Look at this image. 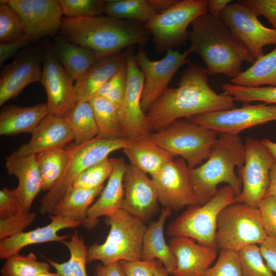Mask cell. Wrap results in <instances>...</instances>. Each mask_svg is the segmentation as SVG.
Here are the masks:
<instances>
[{
	"mask_svg": "<svg viewBox=\"0 0 276 276\" xmlns=\"http://www.w3.org/2000/svg\"><path fill=\"white\" fill-rule=\"evenodd\" d=\"M235 106L232 97L217 94L211 88L205 67L190 63L182 73L178 86L167 87L146 114L150 129L155 132L183 118Z\"/></svg>",
	"mask_w": 276,
	"mask_h": 276,
	"instance_id": "obj_1",
	"label": "cell"
},
{
	"mask_svg": "<svg viewBox=\"0 0 276 276\" xmlns=\"http://www.w3.org/2000/svg\"><path fill=\"white\" fill-rule=\"evenodd\" d=\"M191 25L188 49L191 54L201 57L208 75L223 74L232 79L242 72L244 62L255 61L248 49L219 17L206 13L195 19Z\"/></svg>",
	"mask_w": 276,
	"mask_h": 276,
	"instance_id": "obj_2",
	"label": "cell"
},
{
	"mask_svg": "<svg viewBox=\"0 0 276 276\" xmlns=\"http://www.w3.org/2000/svg\"><path fill=\"white\" fill-rule=\"evenodd\" d=\"M59 33L72 42L91 49L100 58L135 44L144 45L151 36L143 24L106 15L63 17Z\"/></svg>",
	"mask_w": 276,
	"mask_h": 276,
	"instance_id": "obj_3",
	"label": "cell"
},
{
	"mask_svg": "<svg viewBox=\"0 0 276 276\" xmlns=\"http://www.w3.org/2000/svg\"><path fill=\"white\" fill-rule=\"evenodd\" d=\"M244 144L239 135L220 133L206 162L190 169V178L198 204L210 200L217 193L218 186L226 183L237 196L241 192L242 181L235 173L245 162Z\"/></svg>",
	"mask_w": 276,
	"mask_h": 276,
	"instance_id": "obj_4",
	"label": "cell"
},
{
	"mask_svg": "<svg viewBox=\"0 0 276 276\" xmlns=\"http://www.w3.org/2000/svg\"><path fill=\"white\" fill-rule=\"evenodd\" d=\"M104 221L110 227L108 235L103 243L87 247V263L141 260L145 223L123 209L105 217Z\"/></svg>",
	"mask_w": 276,
	"mask_h": 276,
	"instance_id": "obj_5",
	"label": "cell"
},
{
	"mask_svg": "<svg viewBox=\"0 0 276 276\" xmlns=\"http://www.w3.org/2000/svg\"><path fill=\"white\" fill-rule=\"evenodd\" d=\"M219 133L188 119H179L150 136L159 146L176 157L180 156L190 169L209 157Z\"/></svg>",
	"mask_w": 276,
	"mask_h": 276,
	"instance_id": "obj_6",
	"label": "cell"
},
{
	"mask_svg": "<svg viewBox=\"0 0 276 276\" xmlns=\"http://www.w3.org/2000/svg\"><path fill=\"white\" fill-rule=\"evenodd\" d=\"M237 195L230 186L220 188L206 203L189 206L167 226L168 236H183L203 246L217 248L215 241L218 216L226 206L236 203Z\"/></svg>",
	"mask_w": 276,
	"mask_h": 276,
	"instance_id": "obj_7",
	"label": "cell"
},
{
	"mask_svg": "<svg viewBox=\"0 0 276 276\" xmlns=\"http://www.w3.org/2000/svg\"><path fill=\"white\" fill-rule=\"evenodd\" d=\"M129 142L126 139L109 140L96 137L70 147L65 170L58 182L42 198L39 208L40 212L42 214H51L55 205L82 172L108 157L111 152L124 149Z\"/></svg>",
	"mask_w": 276,
	"mask_h": 276,
	"instance_id": "obj_8",
	"label": "cell"
},
{
	"mask_svg": "<svg viewBox=\"0 0 276 276\" xmlns=\"http://www.w3.org/2000/svg\"><path fill=\"white\" fill-rule=\"evenodd\" d=\"M267 237L258 209L235 203L218 216L215 241L218 249L238 252L248 245H260Z\"/></svg>",
	"mask_w": 276,
	"mask_h": 276,
	"instance_id": "obj_9",
	"label": "cell"
},
{
	"mask_svg": "<svg viewBox=\"0 0 276 276\" xmlns=\"http://www.w3.org/2000/svg\"><path fill=\"white\" fill-rule=\"evenodd\" d=\"M206 0L178 1L167 10L156 14L144 26L157 52L173 49L189 39L187 29L199 16L208 13Z\"/></svg>",
	"mask_w": 276,
	"mask_h": 276,
	"instance_id": "obj_10",
	"label": "cell"
},
{
	"mask_svg": "<svg viewBox=\"0 0 276 276\" xmlns=\"http://www.w3.org/2000/svg\"><path fill=\"white\" fill-rule=\"evenodd\" d=\"M244 144L245 162L238 169L242 187L236 197V202L258 209L265 197L269 183V172L276 160L261 140L248 136Z\"/></svg>",
	"mask_w": 276,
	"mask_h": 276,
	"instance_id": "obj_11",
	"label": "cell"
},
{
	"mask_svg": "<svg viewBox=\"0 0 276 276\" xmlns=\"http://www.w3.org/2000/svg\"><path fill=\"white\" fill-rule=\"evenodd\" d=\"M140 45L135 54V61L144 77L141 105L146 113L149 107L167 88L177 71L189 61L191 54L189 49L183 53L170 49L158 60H150L144 49Z\"/></svg>",
	"mask_w": 276,
	"mask_h": 276,
	"instance_id": "obj_12",
	"label": "cell"
},
{
	"mask_svg": "<svg viewBox=\"0 0 276 276\" xmlns=\"http://www.w3.org/2000/svg\"><path fill=\"white\" fill-rule=\"evenodd\" d=\"M127 85L123 101L118 109L125 138L132 141L152 133L141 105L144 84L142 72L137 65L132 47L125 50Z\"/></svg>",
	"mask_w": 276,
	"mask_h": 276,
	"instance_id": "obj_13",
	"label": "cell"
},
{
	"mask_svg": "<svg viewBox=\"0 0 276 276\" xmlns=\"http://www.w3.org/2000/svg\"><path fill=\"white\" fill-rule=\"evenodd\" d=\"M187 119L219 134L238 135L247 129L276 121V105L244 104L239 108L203 113Z\"/></svg>",
	"mask_w": 276,
	"mask_h": 276,
	"instance_id": "obj_14",
	"label": "cell"
},
{
	"mask_svg": "<svg viewBox=\"0 0 276 276\" xmlns=\"http://www.w3.org/2000/svg\"><path fill=\"white\" fill-rule=\"evenodd\" d=\"M258 16L241 1L230 3L219 16L255 60L264 54L265 45L276 44V29L264 26Z\"/></svg>",
	"mask_w": 276,
	"mask_h": 276,
	"instance_id": "obj_15",
	"label": "cell"
},
{
	"mask_svg": "<svg viewBox=\"0 0 276 276\" xmlns=\"http://www.w3.org/2000/svg\"><path fill=\"white\" fill-rule=\"evenodd\" d=\"M151 178L159 203L165 208L179 211L198 204L190 178V168L182 158L165 164Z\"/></svg>",
	"mask_w": 276,
	"mask_h": 276,
	"instance_id": "obj_16",
	"label": "cell"
},
{
	"mask_svg": "<svg viewBox=\"0 0 276 276\" xmlns=\"http://www.w3.org/2000/svg\"><path fill=\"white\" fill-rule=\"evenodd\" d=\"M20 15L30 43L59 32L62 13L58 0H5Z\"/></svg>",
	"mask_w": 276,
	"mask_h": 276,
	"instance_id": "obj_17",
	"label": "cell"
},
{
	"mask_svg": "<svg viewBox=\"0 0 276 276\" xmlns=\"http://www.w3.org/2000/svg\"><path fill=\"white\" fill-rule=\"evenodd\" d=\"M41 82L47 96L50 114L65 118L75 105L74 80L57 60L51 44L44 49Z\"/></svg>",
	"mask_w": 276,
	"mask_h": 276,
	"instance_id": "obj_18",
	"label": "cell"
},
{
	"mask_svg": "<svg viewBox=\"0 0 276 276\" xmlns=\"http://www.w3.org/2000/svg\"><path fill=\"white\" fill-rule=\"evenodd\" d=\"M43 53L39 47L26 49L5 66L0 76V106L16 98L28 85L41 82Z\"/></svg>",
	"mask_w": 276,
	"mask_h": 276,
	"instance_id": "obj_19",
	"label": "cell"
},
{
	"mask_svg": "<svg viewBox=\"0 0 276 276\" xmlns=\"http://www.w3.org/2000/svg\"><path fill=\"white\" fill-rule=\"evenodd\" d=\"M123 184L124 195L121 209L145 223L148 222L158 211L159 203L152 178L137 168L127 164Z\"/></svg>",
	"mask_w": 276,
	"mask_h": 276,
	"instance_id": "obj_20",
	"label": "cell"
},
{
	"mask_svg": "<svg viewBox=\"0 0 276 276\" xmlns=\"http://www.w3.org/2000/svg\"><path fill=\"white\" fill-rule=\"evenodd\" d=\"M169 245L177 259L173 276H202L218 255V248L197 244L183 236L171 237Z\"/></svg>",
	"mask_w": 276,
	"mask_h": 276,
	"instance_id": "obj_21",
	"label": "cell"
},
{
	"mask_svg": "<svg viewBox=\"0 0 276 276\" xmlns=\"http://www.w3.org/2000/svg\"><path fill=\"white\" fill-rule=\"evenodd\" d=\"M49 224L27 232H22L0 242V258L6 259L19 254L24 247L36 244L49 242H62L70 238L68 235L60 236L58 232L61 229L77 227L82 223L68 218L54 215L49 216Z\"/></svg>",
	"mask_w": 276,
	"mask_h": 276,
	"instance_id": "obj_22",
	"label": "cell"
},
{
	"mask_svg": "<svg viewBox=\"0 0 276 276\" xmlns=\"http://www.w3.org/2000/svg\"><path fill=\"white\" fill-rule=\"evenodd\" d=\"M5 160L7 172L18 180L15 189L22 210L30 211L35 198L42 189L36 155L21 156L14 151L6 156Z\"/></svg>",
	"mask_w": 276,
	"mask_h": 276,
	"instance_id": "obj_23",
	"label": "cell"
},
{
	"mask_svg": "<svg viewBox=\"0 0 276 276\" xmlns=\"http://www.w3.org/2000/svg\"><path fill=\"white\" fill-rule=\"evenodd\" d=\"M31 134L29 141L16 150L18 154L36 155L51 149L64 148L74 141L73 134L65 118L50 113Z\"/></svg>",
	"mask_w": 276,
	"mask_h": 276,
	"instance_id": "obj_24",
	"label": "cell"
},
{
	"mask_svg": "<svg viewBox=\"0 0 276 276\" xmlns=\"http://www.w3.org/2000/svg\"><path fill=\"white\" fill-rule=\"evenodd\" d=\"M126 64L125 51L98 59L74 84L75 105L80 102H89L103 85Z\"/></svg>",
	"mask_w": 276,
	"mask_h": 276,
	"instance_id": "obj_25",
	"label": "cell"
},
{
	"mask_svg": "<svg viewBox=\"0 0 276 276\" xmlns=\"http://www.w3.org/2000/svg\"><path fill=\"white\" fill-rule=\"evenodd\" d=\"M127 164L123 158H115L112 171L98 199L89 208L82 225L88 230L95 228L99 218L121 209L124 198L123 179Z\"/></svg>",
	"mask_w": 276,
	"mask_h": 276,
	"instance_id": "obj_26",
	"label": "cell"
},
{
	"mask_svg": "<svg viewBox=\"0 0 276 276\" xmlns=\"http://www.w3.org/2000/svg\"><path fill=\"white\" fill-rule=\"evenodd\" d=\"M172 211L163 208L158 219L147 227L143 237L141 260H157L169 274H172L177 266V259L164 238V225Z\"/></svg>",
	"mask_w": 276,
	"mask_h": 276,
	"instance_id": "obj_27",
	"label": "cell"
},
{
	"mask_svg": "<svg viewBox=\"0 0 276 276\" xmlns=\"http://www.w3.org/2000/svg\"><path fill=\"white\" fill-rule=\"evenodd\" d=\"M49 113L47 103L27 107L5 106L0 111V135L12 136L31 133Z\"/></svg>",
	"mask_w": 276,
	"mask_h": 276,
	"instance_id": "obj_28",
	"label": "cell"
},
{
	"mask_svg": "<svg viewBox=\"0 0 276 276\" xmlns=\"http://www.w3.org/2000/svg\"><path fill=\"white\" fill-rule=\"evenodd\" d=\"M122 150L130 164L151 176L176 157L157 145L150 134L129 141Z\"/></svg>",
	"mask_w": 276,
	"mask_h": 276,
	"instance_id": "obj_29",
	"label": "cell"
},
{
	"mask_svg": "<svg viewBox=\"0 0 276 276\" xmlns=\"http://www.w3.org/2000/svg\"><path fill=\"white\" fill-rule=\"evenodd\" d=\"M51 46L57 60L75 82L100 58L91 49L60 35L55 37Z\"/></svg>",
	"mask_w": 276,
	"mask_h": 276,
	"instance_id": "obj_30",
	"label": "cell"
},
{
	"mask_svg": "<svg viewBox=\"0 0 276 276\" xmlns=\"http://www.w3.org/2000/svg\"><path fill=\"white\" fill-rule=\"evenodd\" d=\"M104 186L91 189L71 187L55 205L51 215L80 222L85 220L88 211Z\"/></svg>",
	"mask_w": 276,
	"mask_h": 276,
	"instance_id": "obj_31",
	"label": "cell"
},
{
	"mask_svg": "<svg viewBox=\"0 0 276 276\" xmlns=\"http://www.w3.org/2000/svg\"><path fill=\"white\" fill-rule=\"evenodd\" d=\"M231 81L244 87L276 86V47L256 59L250 67Z\"/></svg>",
	"mask_w": 276,
	"mask_h": 276,
	"instance_id": "obj_32",
	"label": "cell"
},
{
	"mask_svg": "<svg viewBox=\"0 0 276 276\" xmlns=\"http://www.w3.org/2000/svg\"><path fill=\"white\" fill-rule=\"evenodd\" d=\"M89 103L98 129L97 137L109 140L125 139L117 108L106 98L99 96L93 98Z\"/></svg>",
	"mask_w": 276,
	"mask_h": 276,
	"instance_id": "obj_33",
	"label": "cell"
},
{
	"mask_svg": "<svg viewBox=\"0 0 276 276\" xmlns=\"http://www.w3.org/2000/svg\"><path fill=\"white\" fill-rule=\"evenodd\" d=\"M70 149L57 148L36 154L43 191H49L61 177L66 167Z\"/></svg>",
	"mask_w": 276,
	"mask_h": 276,
	"instance_id": "obj_34",
	"label": "cell"
},
{
	"mask_svg": "<svg viewBox=\"0 0 276 276\" xmlns=\"http://www.w3.org/2000/svg\"><path fill=\"white\" fill-rule=\"evenodd\" d=\"M70 251L69 259L63 263H58L44 258L61 276H87L86 264L87 250L83 237L75 231L71 236L70 240L63 241Z\"/></svg>",
	"mask_w": 276,
	"mask_h": 276,
	"instance_id": "obj_35",
	"label": "cell"
},
{
	"mask_svg": "<svg viewBox=\"0 0 276 276\" xmlns=\"http://www.w3.org/2000/svg\"><path fill=\"white\" fill-rule=\"evenodd\" d=\"M103 12L112 17L144 25L157 14L149 0L104 1Z\"/></svg>",
	"mask_w": 276,
	"mask_h": 276,
	"instance_id": "obj_36",
	"label": "cell"
},
{
	"mask_svg": "<svg viewBox=\"0 0 276 276\" xmlns=\"http://www.w3.org/2000/svg\"><path fill=\"white\" fill-rule=\"evenodd\" d=\"M74 136L75 145H80L96 137L98 129L89 102L77 103L65 118Z\"/></svg>",
	"mask_w": 276,
	"mask_h": 276,
	"instance_id": "obj_37",
	"label": "cell"
},
{
	"mask_svg": "<svg viewBox=\"0 0 276 276\" xmlns=\"http://www.w3.org/2000/svg\"><path fill=\"white\" fill-rule=\"evenodd\" d=\"M50 264L38 261L33 252L27 256L19 254L6 259L1 269V276H35L49 271Z\"/></svg>",
	"mask_w": 276,
	"mask_h": 276,
	"instance_id": "obj_38",
	"label": "cell"
},
{
	"mask_svg": "<svg viewBox=\"0 0 276 276\" xmlns=\"http://www.w3.org/2000/svg\"><path fill=\"white\" fill-rule=\"evenodd\" d=\"M223 93L232 97L235 101L243 103L261 101L276 105V86L244 87L232 83L222 85Z\"/></svg>",
	"mask_w": 276,
	"mask_h": 276,
	"instance_id": "obj_39",
	"label": "cell"
},
{
	"mask_svg": "<svg viewBox=\"0 0 276 276\" xmlns=\"http://www.w3.org/2000/svg\"><path fill=\"white\" fill-rule=\"evenodd\" d=\"M237 254L243 276H276L265 263L258 244L248 245Z\"/></svg>",
	"mask_w": 276,
	"mask_h": 276,
	"instance_id": "obj_40",
	"label": "cell"
},
{
	"mask_svg": "<svg viewBox=\"0 0 276 276\" xmlns=\"http://www.w3.org/2000/svg\"><path fill=\"white\" fill-rule=\"evenodd\" d=\"M24 25L17 12L5 0L0 1V43L23 36Z\"/></svg>",
	"mask_w": 276,
	"mask_h": 276,
	"instance_id": "obj_41",
	"label": "cell"
},
{
	"mask_svg": "<svg viewBox=\"0 0 276 276\" xmlns=\"http://www.w3.org/2000/svg\"><path fill=\"white\" fill-rule=\"evenodd\" d=\"M114 161L115 158L108 157L94 164L82 172L72 186L91 189L103 186L112 171Z\"/></svg>",
	"mask_w": 276,
	"mask_h": 276,
	"instance_id": "obj_42",
	"label": "cell"
},
{
	"mask_svg": "<svg viewBox=\"0 0 276 276\" xmlns=\"http://www.w3.org/2000/svg\"><path fill=\"white\" fill-rule=\"evenodd\" d=\"M58 2L62 14L66 17H88L104 13L102 0H58Z\"/></svg>",
	"mask_w": 276,
	"mask_h": 276,
	"instance_id": "obj_43",
	"label": "cell"
},
{
	"mask_svg": "<svg viewBox=\"0 0 276 276\" xmlns=\"http://www.w3.org/2000/svg\"><path fill=\"white\" fill-rule=\"evenodd\" d=\"M127 85L126 64L99 90L96 96L111 102L118 109L124 98Z\"/></svg>",
	"mask_w": 276,
	"mask_h": 276,
	"instance_id": "obj_44",
	"label": "cell"
},
{
	"mask_svg": "<svg viewBox=\"0 0 276 276\" xmlns=\"http://www.w3.org/2000/svg\"><path fill=\"white\" fill-rule=\"evenodd\" d=\"M202 276H243L237 252L220 249L216 263Z\"/></svg>",
	"mask_w": 276,
	"mask_h": 276,
	"instance_id": "obj_45",
	"label": "cell"
},
{
	"mask_svg": "<svg viewBox=\"0 0 276 276\" xmlns=\"http://www.w3.org/2000/svg\"><path fill=\"white\" fill-rule=\"evenodd\" d=\"M36 216L34 212L21 211L8 218L0 219V240L24 232L34 222Z\"/></svg>",
	"mask_w": 276,
	"mask_h": 276,
	"instance_id": "obj_46",
	"label": "cell"
},
{
	"mask_svg": "<svg viewBox=\"0 0 276 276\" xmlns=\"http://www.w3.org/2000/svg\"><path fill=\"white\" fill-rule=\"evenodd\" d=\"M258 210L267 236L276 237V196L264 197L260 202Z\"/></svg>",
	"mask_w": 276,
	"mask_h": 276,
	"instance_id": "obj_47",
	"label": "cell"
},
{
	"mask_svg": "<svg viewBox=\"0 0 276 276\" xmlns=\"http://www.w3.org/2000/svg\"><path fill=\"white\" fill-rule=\"evenodd\" d=\"M22 211L15 188L0 191V218L5 219Z\"/></svg>",
	"mask_w": 276,
	"mask_h": 276,
	"instance_id": "obj_48",
	"label": "cell"
},
{
	"mask_svg": "<svg viewBox=\"0 0 276 276\" xmlns=\"http://www.w3.org/2000/svg\"><path fill=\"white\" fill-rule=\"evenodd\" d=\"M241 2L258 15L265 16L276 29V0H243Z\"/></svg>",
	"mask_w": 276,
	"mask_h": 276,
	"instance_id": "obj_49",
	"label": "cell"
},
{
	"mask_svg": "<svg viewBox=\"0 0 276 276\" xmlns=\"http://www.w3.org/2000/svg\"><path fill=\"white\" fill-rule=\"evenodd\" d=\"M156 260L145 261L142 260L120 261L126 276H154L153 268Z\"/></svg>",
	"mask_w": 276,
	"mask_h": 276,
	"instance_id": "obj_50",
	"label": "cell"
},
{
	"mask_svg": "<svg viewBox=\"0 0 276 276\" xmlns=\"http://www.w3.org/2000/svg\"><path fill=\"white\" fill-rule=\"evenodd\" d=\"M259 247L266 264L273 273H276V237L267 236Z\"/></svg>",
	"mask_w": 276,
	"mask_h": 276,
	"instance_id": "obj_51",
	"label": "cell"
},
{
	"mask_svg": "<svg viewBox=\"0 0 276 276\" xmlns=\"http://www.w3.org/2000/svg\"><path fill=\"white\" fill-rule=\"evenodd\" d=\"M30 43L25 37L4 43H0L1 66L9 58L15 56L22 48Z\"/></svg>",
	"mask_w": 276,
	"mask_h": 276,
	"instance_id": "obj_52",
	"label": "cell"
},
{
	"mask_svg": "<svg viewBox=\"0 0 276 276\" xmlns=\"http://www.w3.org/2000/svg\"><path fill=\"white\" fill-rule=\"evenodd\" d=\"M97 276H126L120 262L101 263L95 268Z\"/></svg>",
	"mask_w": 276,
	"mask_h": 276,
	"instance_id": "obj_53",
	"label": "cell"
},
{
	"mask_svg": "<svg viewBox=\"0 0 276 276\" xmlns=\"http://www.w3.org/2000/svg\"><path fill=\"white\" fill-rule=\"evenodd\" d=\"M232 2L231 0H207L208 13L219 17L222 12Z\"/></svg>",
	"mask_w": 276,
	"mask_h": 276,
	"instance_id": "obj_54",
	"label": "cell"
},
{
	"mask_svg": "<svg viewBox=\"0 0 276 276\" xmlns=\"http://www.w3.org/2000/svg\"><path fill=\"white\" fill-rule=\"evenodd\" d=\"M178 0H149L157 14L162 13L172 7Z\"/></svg>",
	"mask_w": 276,
	"mask_h": 276,
	"instance_id": "obj_55",
	"label": "cell"
},
{
	"mask_svg": "<svg viewBox=\"0 0 276 276\" xmlns=\"http://www.w3.org/2000/svg\"><path fill=\"white\" fill-rule=\"evenodd\" d=\"M269 196H276V160L269 172V183L265 197Z\"/></svg>",
	"mask_w": 276,
	"mask_h": 276,
	"instance_id": "obj_56",
	"label": "cell"
},
{
	"mask_svg": "<svg viewBox=\"0 0 276 276\" xmlns=\"http://www.w3.org/2000/svg\"><path fill=\"white\" fill-rule=\"evenodd\" d=\"M154 276H169V272L164 267L162 263L156 260L153 268Z\"/></svg>",
	"mask_w": 276,
	"mask_h": 276,
	"instance_id": "obj_57",
	"label": "cell"
},
{
	"mask_svg": "<svg viewBox=\"0 0 276 276\" xmlns=\"http://www.w3.org/2000/svg\"><path fill=\"white\" fill-rule=\"evenodd\" d=\"M261 142L276 160V143L268 138H264Z\"/></svg>",
	"mask_w": 276,
	"mask_h": 276,
	"instance_id": "obj_58",
	"label": "cell"
},
{
	"mask_svg": "<svg viewBox=\"0 0 276 276\" xmlns=\"http://www.w3.org/2000/svg\"><path fill=\"white\" fill-rule=\"evenodd\" d=\"M35 276H61L58 273H52L49 271L39 273Z\"/></svg>",
	"mask_w": 276,
	"mask_h": 276,
	"instance_id": "obj_59",
	"label": "cell"
}]
</instances>
